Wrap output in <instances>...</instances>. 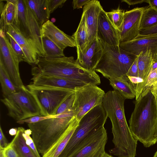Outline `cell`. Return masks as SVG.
I'll use <instances>...</instances> for the list:
<instances>
[{"label": "cell", "mask_w": 157, "mask_h": 157, "mask_svg": "<svg viewBox=\"0 0 157 157\" xmlns=\"http://www.w3.org/2000/svg\"><path fill=\"white\" fill-rule=\"evenodd\" d=\"M72 37L76 44L77 56L84 55L88 49L89 40L85 18L83 13L77 30Z\"/></svg>", "instance_id": "obj_23"}, {"label": "cell", "mask_w": 157, "mask_h": 157, "mask_svg": "<svg viewBox=\"0 0 157 157\" xmlns=\"http://www.w3.org/2000/svg\"><path fill=\"white\" fill-rule=\"evenodd\" d=\"M125 99L117 90H109L105 93L102 105L112 124L114 147L109 150L110 154L118 157H133L137 141L133 137L126 119Z\"/></svg>", "instance_id": "obj_1"}, {"label": "cell", "mask_w": 157, "mask_h": 157, "mask_svg": "<svg viewBox=\"0 0 157 157\" xmlns=\"http://www.w3.org/2000/svg\"><path fill=\"white\" fill-rule=\"evenodd\" d=\"M146 0H122L121 2H124L129 5H132L145 2Z\"/></svg>", "instance_id": "obj_42"}, {"label": "cell", "mask_w": 157, "mask_h": 157, "mask_svg": "<svg viewBox=\"0 0 157 157\" xmlns=\"http://www.w3.org/2000/svg\"><path fill=\"white\" fill-rule=\"evenodd\" d=\"M90 0H74L72 2L73 9L82 8Z\"/></svg>", "instance_id": "obj_40"}, {"label": "cell", "mask_w": 157, "mask_h": 157, "mask_svg": "<svg viewBox=\"0 0 157 157\" xmlns=\"http://www.w3.org/2000/svg\"><path fill=\"white\" fill-rule=\"evenodd\" d=\"M145 8L136 7L125 12L122 30L119 33L120 43L134 40L139 35L141 16Z\"/></svg>", "instance_id": "obj_12"}, {"label": "cell", "mask_w": 157, "mask_h": 157, "mask_svg": "<svg viewBox=\"0 0 157 157\" xmlns=\"http://www.w3.org/2000/svg\"><path fill=\"white\" fill-rule=\"evenodd\" d=\"M40 33L41 37L48 38L63 50L67 47H76L72 36L65 34L49 20L42 25Z\"/></svg>", "instance_id": "obj_15"}, {"label": "cell", "mask_w": 157, "mask_h": 157, "mask_svg": "<svg viewBox=\"0 0 157 157\" xmlns=\"http://www.w3.org/2000/svg\"><path fill=\"white\" fill-rule=\"evenodd\" d=\"M74 98V93L67 98L60 105L56 111V115L60 114L68 109L73 108Z\"/></svg>", "instance_id": "obj_33"}, {"label": "cell", "mask_w": 157, "mask_h": 157, "mask_svg": "<svg viewBox=\"0 0 157 157\" xmlns=\"http://www.w3.org/2000/svg\"><path fill=\"white\" fill-rule=\"evenodd\" d=\"M27 88L38 102L43 116L54 115L60 105L74 91L49 86H35L30 84Z\"/></svg>", "instance_id": "obj_9"}, {"label": "cell", "mask_w": 157, "mask_h": 157, "mask_svg": "<svg viewBox=\"0 0 157 157\" xmlns=\"http://www.w3.org/2000/svg\"><path fill=\"white\" fill-rule=\"evenodd\" d=\"M1 100L6 107L8 116L17 121L35 116H43L35 98L24 85L17 91L3 97Z\"/></svg>", "instance_id": "obj_7"}, {"label": "cell", "mask_w": 157, "mask_h": 157, "mask_svg": "<svg viewBox=\"0 0 157 157\" xmlns=\"http://www.w3.org/2000/svg\"><path fill=\"white\" fill-rule=\"evenodd\" d=\"M103 9L100 1L90 0L83 7L84 15L88 34V48L97 38L98 26L100 13Z\"/></svg>", "instance_id": "obj_14"}, {"label": "cell", "mask_w": 157, "mask_h": 157, "mask_svg": "<svg viewBox=\"0 0 157 157\" xmlns=\"http://www.w3.org/2000/svg\"><path fill=\"white\" fill-rule=\"evenodd\" d=\"M20 59L12 47L6 33L0 31V65L4 68L13 84L20 88L24 85L19 64Z\"/></svg>", "instance_id": "obj_11"}, {"label": "cell", "mask_w": 157, "mask_h": 157, "mask_svg": "<svg viewBox=\"0 0 157 157\" xmlns=\"http://www.w3.org/2000/svg\"><path fill=\"white\" fill-rule=\"evenodd\" d=\"M3 134L1 126L0 127V148H5L9 143Z\"/></svg>", "instance_id": "obj_41"}, {"label": "cell", "mask_w": 157, "mask_h": 157, "mask_svg": "<svg viewBox=\"0 0 157 157\" xmlns=\"http://www.w3.org/2000/svg\"><path fill=\"white\" fill-rule=\"evenodd\" d=\"M17 14L15 25L22 34L36 49L39 56H45L40 26L25 0H17Z\"/></svg>", "instance_id": "obj_8"}, {"label": "cell", "mask_w": 157, "mask_h": 157, "mask_svg": "<svg viewBox=\"0 0 157 157\" xmlns=\"http://www.w3.org/2000/svg\"><path fill=\"white\" fill-rule=\"evenodd\" d=\"M6 34L9 39L12 47L19 56L21 62L24 61L26 62L27 59L26 56L21 48L10 35L6 33Z\"/></svg>", "instance_id": "obj_32"}, {"label": "cell", "mask_w": 157, "mask_h": 157, "mask_svg": "<svg viewBox=\"0 0 157 157\" xmlns=\"http://www.w3.org/2000/svg\"><path fill=\"white\" fill-rule=\"evenodd\" d=\"M17 134L11 142L13 144L19 157H37L33 151L26 144L23 136L25 129L18 127Z\"/></svg>", "instance_id": "obj_27"}, {"label": "cell", "mask_w": 157, "mask_h": 157, "mask_svg": "<svg viewBox=\"0 0 157 157\" xmlns=\"http://www.w3.org/2000/svg\"><path fill=\"white\" fill-rule=\"evenodd\" d=\"M24 132L25 134L29 136L32 134V131L29 128L27 130H25Z\"/></svg>", "instance_id": "obj_46"}, {"label": "cell", "mask_w": 157, "mask_h": 157, "mask_svg": "<svg viewBox=\"0 0 157 157\" xmlns=\"http://www.w3.org/2000/svg\"><path fill=\"white\" fill-rule=\"evenodd\" d=\"M42 41L45 56L51 58H61L65 56L63 50L48 38L42 37Z\"/></svg>", "instance_id": "obj_30"}, {"label": "cell", "mask_w": 157, "mask_h": 157, "mask_svg": "<svg viewBox=\"0 0 157 157\" xmlns=\"http://www.w3.org/2000/svg\"><path fill=\"white\" fill-rule=\"evenodd\" d=\"M35 65L32 70V75L55 76L96 85L101 83L100 77L95 71L83 68L73 56H39Z\"/></svg>", "instance_id": "obj_3"}, {"label": "cell", "mask_w": 157, "mask_h": 157, "mask_svg": "<svg viewBox=\"0 0 157 157\" xmlns=\"http://www.w3.org/2000/svg\"><path fill=\"white\" fill-rule=\"evenodd\" d=\"M66 1V0H48L50 13H52L57 8L62 7Z\"/></svg>", "instance_id": "obj_36"}, {"label": "cell", "mask_w": 157, "mask_h": 157, "mask_svg": "<svg viewBox=\"0 0 157 157\" xmlns=\"http://www.w3.org/2000/svg\"><path fill=\"white\" fill-rule=\"evenodd\" d=\"M157 34V25L144 30L140 31L139 35L148 36Z\"/></svg>", "instance_id": "obj_39"}, {"label": "cell", "mask_w": 157, "mask_h": 157, "mask_svg": "<svg viewBox=\"0 0 157 157\" xmlns=\"http://www.w3.org/2000/svg\"><path fill=\"white\" fill-rule=\"evenodd\" d=\"M129 123L133 137L144 147L157 143V101L150 90L136 100Z\"/></svg>", "instance_id": "obj_2"}, {"label": "cell", "mask_w": 157, "mask_h": 157, "mask_svg": "<svg viewBox=\"0 0 157 157\" xmlns=\"http://www.w3.org/2000/svg\"><path fill=\"white\" fill-rule=\"evenodd\" d=\"M53 115H49L46 116H37L31 117L28 119L19 120L17 121V122L19 124H23L24 123L32 124L37 123L44 120L53 118Z\"/></svg>", "instance_id": "obj_34"}, {"label": "cell", "mask_w": 157, "mask_h": 157, "mask_svg": "<svg viewBox=\"0 0 157 157\" xmlns=\"http://www.w3.org/2000/svg\"><path fill=\"white\" fill-rule=\"evenodd\" d=\"M157 25V11L149 6L143 10L141 19L140 31L144 30Z\"/></svg>", "instance_id": "obj_28"}, {"label": "cell", "mask_w": 157, "mask_h": 157, "mask_svg": "<svg viewBox=\"0 0 157 157\" xmlns=\"http://www.w3.org/2000/svg\"><path fill=\"white\" fill-rule=\"evenodd\" d=\"M107 140L105 130L96 139L70 157H103Z\"/></svg>", "instance_id": "obj_20"}, {"label": "cell", "mask_w": 157, "mask_h": 157, "mask_svg": "<svg viewBox=\"0 0 157 157\" xmlns=\"http://www.w3.org/2000/svg\"><path fill=\"white\" fill-rule=\"evenodd\" d=\"M101 41L103 53L95 71L109 79L126 76L137 56L121 50L119 46H111Z\"/></svg>", "instance_id": "obj_6"}, {"label": "cell", "mask_w": 157, "mask_h": 157, "mask_svg": "<svg viewBox=\"0 0 157 157\" xmlns=\"http://www.w3.org/2000/svg\"><path fill=\"white\" fill-rule=\"evenodd\" d=\"M97 35L102 42L111 46H119V33L110 22L103 9L99 17Z\"/></svg>", "instance_id": "obj_17"}, {"label": "cell", "mask_w": 157, "mask_h": 157, "mask_svg": "<svg viewBox=\"0 0 157 157\" xmlns=\"http://www.w3.org/2000/svg\"><path fill=\"white\" fill-rule=\"evenodd\" d=\"M153 157H157V150L154 154Z\"/></svg>", "instance_id": "obj_50"}, {"label": "cell", "mask_w": 157, "mask_h": 157, "mask_svg": "<svg viewBox=\"0 0 157 157\" xmlns=\"http://www.w3.org/2000/svg\"><path fill=\"white\" fill-rule=\"evenodd\" d=\"M109 79L110 85L114 90L118 91L126 99L136 98V88L127 75L121 78Z\"/></svg>", "instance_id": "obj_24"}, {"label": "cell", "mask_w": 157, "mask_h": 157, "mask_svg": "<svg viewBox=\"0 0 157 157\" xmlns=\"http://www.w3.org/2000/svg\"><path fill=\"white\" fill-rule=\"evenodd\" d=\"M124 13V10L119 8L106 12L108 18L119 33L122 30Z\"/></svg>", "instance_id": "obj_31"}, {"label": "cell", "mask_w": 157, "mask_h": 157, "mask_svg": "<svg viewBox=\"0 0 157 157\" xmlns=\"http://www.w3.org/2000/svg\"><path fill=\"white\" fill-rule=\"evenodd\" d=\"M155 98H156V100H157V95L155 97Z\"/></svg>", "instance_id": "obj_51"}, {"label": "cell", "mask_w": 157, "mask_h": 157, "mask_svg": "<svg viewBox=\"0 0 157 157\" xmlns=\"http://www.w3.org/2000/svg\"><path fill=\"white\" fill-rule=\"evenodd\" d=\"M75 117L53 118L28 124L40 154L43 156L49 150L66 130Z\"/></svg>", "instance_id": "obj_5"}, {"label": "cell", "mask_w": 157, "mask_h": 157, "mask_svg": "<svg viewBox=\"0 0 157 157\" xmlns=\"http://www.w3.org/2000/svg\"><path fill=\"white\" fill-rule=\"evenodd\" d=\"M73 109L75 116L79 121L86 113L96 106L102 104L105 93L94 84L76 88Z\"/></svg>", "instance_id": "obj_10"}, {"label": "cell", "mask_w": 157, "mask_h": 157, "mask_svg": "<svg viewBox=\"0 0 157 157\" xmlns=\"http://www.w3.org/2000/svg\"><path fill=\"white\" fill-rule=\"evenodd\" d=\"M119 47L121 50L136 56L142 52L151 50L154 57L157 52V34L139 35L134 40L120 43Z\"/></svg>", "instance_id": "obj_13"}, {"label": "cell", "mask_w": 157, "mask_h": 157, "mask_svg": "<svg viewBox=\"0 0 157 157\" xmlns=\"http://www.w3.org/2000/svg\"><path fill=\"white\" fill-rule=\"evenodd\" d=\"M0 11V31L6 33L7 25L15 24L17 14V0H7Z\"/></svg>", "instance_id": "obj_22"}, {"label": "cell", "mask_w": 157, "mask_h": 157, "mask_svg": "<svg viewBox=\"0 0 157 157\" xmlns=\"http://www.w3.org/2000/svg\"><path fill=\"white\" fill-rule=\"evenodd\" d=\"M108 117L102 105L95 106L79 120L65 148L58 157H70L100 136L106 129Z\"/></svg>", "instance_id": "obj_4"}, {"label": "cell", "mask_w": 157, "mask_h": 157, "mask_svg": "<svg viewBox=\"0 0 157 157\" xmlns=\"http://www.w3.org/2000/svg\"><path fill=\"white\" fill-rule=\"evenodd\" d=\"M103 157H114L113 156L109 155L108 153L105 152Z\"/></svg>", "instance_id": "obj_48"}, {"label": "cell", "mask_w": 157, "mask_h": 157, "mask_svg": "<svg viewBox=\"0 0 157 157\" xmlns=\"http://www.w3.org/2000/svg\"><path fill=\"white\" fill-rule=\"evenodd\" d=\"M154 61H157V52L154 57Z\"/></svg>", "instance_id": "obj_49"}, {"label": "cell", "mask_w": 157, "mask_h": 157, "mask_svg": "<svg viewBox=\"0 0 157 157\" xmlns=\"http://www.w3.org/2000/svg\"><path fill=\"white\" fill-rule=\"evenodd\" d=\"M17 130L18 128H11L9 131V133L11 136H15L17 133Z\"/></svg>", "instance_id": "obj_45"}, {"label": "cell", "mask_w": 157, "mask_h": 157, "mask_svg": "<svg viewBox=\"0 0 157 157\" xmlns=\"http://www.w3.org/2000/svg\"><path fill=\"white\" fill-rule=\"evenodd\" d=\"M0 81L3 96L16 92L20 88L16 86L12 82L3 67L0 65Z\"/></svg>", "instance_id": "obj_29"}, {"label": "cell", "mask_w": 157, "mask_h": 157, "mask_svg": "<svg viewBox=\"0 0 157 157\" xmlns=\"http://www.w3.org/2000/svg\"><path fill=\"white\" fill-rule=\"evenodd\" d=\"M31 84L35 86H49L75 91L76 88L87 85L79 81L55 76L36 74L33 75Z\"/></svg>", "instance_id": "obj_16"}, {"label": "cell", "mask_w": 157, "mask_h": 157, "mask_svg": "<svg viewBox=\"0 0 157 157\" xmlns=\"http://www.w3.org/2000/svg\"><path fill=\"white\" fill-rule=\"evenodd\" d=\"M79 121L75 116L66 130L42 157H58L68 144Z\"/></svg>", "instance_id": "obj_21"}, {"label": "cell", "mask_w": 157, "mask_h": 157, "mask_svg": "<svg viewBox=\"0 0 157 157\" xmlns=\"http://www.w3.org/2000/svg\"><path fill=\"white\" fill-rule=\"evenodd\" d=\"M127 76L138 77V68L137 57L129 69L126 74Z\"/></svg>", "instance_id": "obj_38"}, {"label": "cell", "mask_w": 157, "mask_h": 157, "mask_svg": "<svg viewBox=\"0 0 157 157\" xmlns=\"http://www.w3.org/2000/svg\"><path fill=\"white\" fill-rule=\"evenodd\" d=\"M6 33L10 35L21 48L26 56V62L30 65H35L39 56L38 52L16 25L13 24L7 25Z\"/></svg>", "instance_id": "obj_19"}, {"label": "cell", "mask_w": 157, "mask_h": 157, "mask_svg": "<svg viewBox=\"0 0 157 157\" xmlns=\"http://www.w3.org/2000/svg\"><path fill=\"white\" fill-rule=\"evenodd\" d=\"M40 26L49 20V13L48 0H25Z\"/></svg>", "instance_id": "obj_25"}, {"label": "cell", "mask_w": 157, "mask_h": 157, "mask_svg": "<svg viewBox=\"0 0 157 157\" xmlns=\"http://www.w3.org/2000/svg\"><path fill=\"white\" fill-rule=\"evenodd\" d=\"M138 68V78L144 82L148 76L154 60L151 51L148 50L141 52L137 56Z\"/></svg>", "instance_id": "obj_26"}, {"label": "cell", "mask_w": 157, "mask_h": 157, "mask_svg": "<svg viewBox=\"0 0 157 157\" xmlns=\"http://www.w3.org/2000/svg\"><path fill=\"white\" fill-rule=\"evenodd\" d=\"M4 157H19L13 144L11 142L3 150Z\"/></svg>", "instance_id": "obj_37"}, {"label": "cell", "mask_w": 157, "mask_h": 157, "mask_svg": "<svg viewBox=\"0 0 157 157\" xmlns=\"http://www.w3.org/2000/svg\"><path fill=\"white\" fill-rule=\"evenodd\" d=\"M24 132L25 131L22 135L25 140L26 144L32 149L37 157H41L33 139L30 136L25 134Z\"/></svg>", "instance_id": "obj_35"}, {"label": "cell", "mask_w": 157, "mask_h": 157, "mask_svg": "<svg viewBox=\"0 0 157 157\" xmlns=\"http://www.w3.org/2000/svg\"><path fill=\"white\" fill-rule=\"evenodd\" d=\"M103 51L102 44L97 38L84 55L77 56L76 61L83 68L89 71H95L102 56Z\"/></svg>", "instance_id": "obj_18"}, {"label": "cell", "mask_w": 157, "mask_h": 157, "mask_svg": "<svg viewBox=\"0 0 157 157\" xmlns=\"http://www.w3.org/2000/svg\"><path fill=\"white\" fill-rule=\"evenodd\" d=\"M4 148H0V157H4L3 155V150Z\"/></svg>", "instance_id": "obj_47"}, {"label": "cell", "mask_w": 157, "mask_h": 157, "mask_svg": "<svg viewBox=\"0 0 157 157\" xmlns=\"http://www.w3.org/2000/svg\"><path fill=\"white\" fill-rule=\"evenodd\" d=\"M150 90L155 97L157 94V81L151 87Z\"/></svg>", "instance_id": "obj_44"}, {"label": "cell", "mask_w": 157, "mask_h": 157, "mask_svg": "<svg viewBox=\"0 0 157 157\" xmlns=\"http://www.w3.org/2000/svg\"><path fill=\"white\" fill-rule=\"evenodd\" d=\"M145 2L157 11V0H146Z\"/></svg>", "instance_id": "obj_43"}]
</instances>
